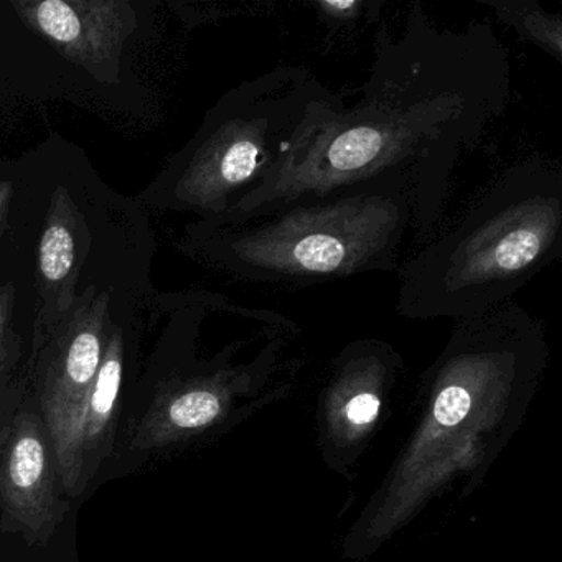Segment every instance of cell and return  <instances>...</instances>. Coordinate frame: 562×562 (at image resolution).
I'll list each match as a JSON object with an SVG mask.
<instances>
[{"instance_id": "1", "label": "cell", "mask_w": 562, "mask_h": 562, "mask_svg": "<svg viewBox=\"0 0 562 562\" xmlns=\"http://www.w3.org/2000/svg\"><path fill=\"white\" fill-rule=\"evenodd\" d=\"M512 61L488 24L439 27L414 2L397 34L380 25L360 97L312 124L291 153L241 200L229 225L384 176L409 180L413 235L423 248L442 229L450 179L505 114Z\"/></svg>"}, {"instance_id": "2", "label": "cell", "mask_w": 562, "mask_h": 562, "mask_svg": "<svg viewBox=\"0 0 562 562\" xmlns=\"http://www.w3.org/2000/svg\"><path fill=\"white\" fill-rule=\"evenodd\" d=\"M561 252V164L526 157L502 170L456 225L400 266L396 312L419 321L482 317Z\"/></svg>"}, {"instance_id": "3", "label": "cell", "mask_w": 562, "mask_h": 562, "mask_svg": "<svg viewBox=\"0 0 562 562\" xmlns=\"http://www.w3.org/2000/svg\"><path fill=\"white\" fill-rule=\"evenodd\" d=\"M413 218L409 180L384 176L229 225L193 223L180 248L233 281L301 291L396 271Z\"/></svg>"}, {"instance_id": "4", "label": "cell", "mask_w": 562, "mask_h": 562, "mask_svg": "<svg viewBox=\"0 0 562 562\" xmlns=\"http://www.w3.org/2000/svg\"><path fill=\"white\" fill-rule=\"evenodd\" d=\"M347 103L302 65L241 81L206 113L162 177V205L218 223L255 192L312 124Z\"/></svg>"}, {"instance_id": "5", "label": "cell", "mask_w": 562, "mask_h": 562, "mask_svg": "<svg viewBox=\"0 0 562 562\" xmlns=\"http://www.w3.org/2000/svg\"><path fill=\"white\" fill-rule=\"evenodd\" d=\"M111 292L90 285L68 311L35 318L32 351L19 374L47 427L65 493L80 496V427L110 338Z\"/></svg>"}, {"instance_id": "6", "label": "cell", "mask_w": 562, "mask_h": 562, "mask_svg": "<svg viewBox=\"0 0 562 562\" xmlns=\"http://www.w3.org/2000/svg\"><path fill=\"white\" fill-rule=\"evenodd\" d=\"M61 490L47 427L18 374L0 404V509L29 539L47 541L67 512Z\"/></svg>"}, {"instance_id": "7", "label": "cell", "mask_w": 562, "mask_h": 562, "mask_svg": "<svg viewBox=\"0 0 562 562\" xmlns=\"http://www.w3.org/2000/svg\"><path fill=\"white\" fill-rule=\"evenodd\" d=\"M29 31L104 85L120 81L121 58L137 15L126 0H19Z\"/></svg>"}, {"instance_id": "8", "label": "cell", "mask_w": 562, "mask_h": 562, "mask_svg": "<svg viewBox=\"0 0 562 562\" xmlns=\"http://www.w3.org/2000/svg\"><path fill=\"white\" fill-rule=\"evenodd\" d=\"M87 216L65 187L52 195L37 252V312L48 318L68 311L78 297V279L91 248Z\"/></svg>"}, {"instance_id": "9", "label": "cell", "mask_w": 562, "mask_h": 562, "mask_svg": "<svg viewBox=\"0 0 562 562\" xmlns=\"http://www.w3.org/2000/svg\"><path fill=\"white\" fill-rule=\"evenodd\" d=\"M124 380V335L111 325L106 350L85 406L80 427L81 488L87 490L101 463L111 456L121 411Z\"/></svg>"}, {"instance_id": "10", "label": "cell", "mask_w": 562, "mask_h": 562, "mask_svg": "<svg viewBox=\"0 0 562 562\" xmlns=\"http://www.w3.org/2000/svg\"><path fill=\"white\" fill-rule=\"evenodd\" d=\"M480 4L488 8L499 24L562 65L561 15L544 11L535 0H480Z\"/></svg>"}, {"instance_id": "11", "label": "cell", "mask_w": 562, "mask_h": 562, "mask_svg": "<svg viewBox=\"0 0 562 562\" xmlns=\"http://www.w3.org/2000/svg\"><path fill=\"white\" fill-rule=\"evenodd\" d=\"M15 307L18 288L9 281L0 288V404L18 378L22 358V338L15 327Z\"/></svg>"}, {"instance_id": "12", "label": "cell", "mask_w": 562, "mask_h": 562, "mask_svg": "<svg viewBox=\"0 0 562 562\" xmlns=\"http://www.w3.org/2000/svg\"><path fill=\"white\" fill-rule=\"evenodd\" d=\"M381 5L383 2H374V0H350V2L318 0L314 8L322 24L330 31L331 35L358 27L371 15H376Z\"/></svg>"}, {"instance_id": "13", "label": "cell", "mask_w": 562, "mask_h": 562, "mask_svg": "<svg viewBox=\"0 0 562 562\" xmlns=\"http://www.w3.org/2000/svg\"><path fill=\"white\" fill-rule=\"evenodd\" d=\"M14 199V186L9 180L0 182V241L4 238L9 228V210Z\"/></svg>"}]
</instances>
